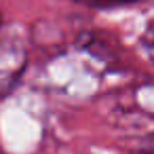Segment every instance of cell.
<instances>
[{"label":"cell","mask_w":154,"mask_h":154,"mask_svg":"<svg viewBox=\"0 0 154 154\" xmlns=\"http://www.w3.org/2000/svg\"><path fill=\"white\" fill-rule=\"evenodd\" d=\"M141 47L148 55V59L154 63V17L148 21V26L143 28V34H141Z\"/></svg>","instance_id":"3957f363"},{"label":"cell","mask_w":154,"mask_h":154,"mask_svg":"<svg viewBox=\"0 0 154 154\" xmlns=\"http://www.w3.org/2000/svg\"><path fill=\"white\" fill-rule=\"evenodd\" d=\"M28 66V51L23 38L15 30L0 28V97L9 95Z\"/></svg>","instance_id":"6da1fadb"},{"label":"cell","mask_w":154,"mask_h":154,"mask_svg":"<svg viewBox=\"0 0 154 154\" xmlns=\"http://www.w3.org/2000/svg\"><path fill=\"white\" fill-rule=\"evenodd\" d=\"M139 152H141V154H154V133L141 139V146H139Z\"/></svg>","instance_id":"277c9868"},{"label":"cell","mask_w":154,"mask_h":154,"mask_svg":"<svg viewBox=\"0 0 154 154\" xmlns=\"http://www.w3.org/2000/svg\"><path fill=\"white\" fill-rule=\"evenodd\" d=\"M139 154H141V152H139Z\"/></svg>","instance_id":"8992f818"},{"label":"cell","mask_w":154,"mask_h":154,"mask_svg":"<svg viewBox=\"0 0 154 154\" xmlns=\"http://www.w3.org/2000/svg\"><path fill=\"white\" fill-rule=\"evenodd\" d=\"M72 2H80V5H87V7H95V9H114V7L137 5L139 0H72Z\"/></svg>","instance_id":"7a4b0ae2"},{"label":"cell","mask_w":154,"mask_h":154,"mask_svg":"<svg viewBox=\"0 0 154 154\" xmlns=\"http://www.w3.org/2000/svg\"><path fill=\"white\" fill-rule=\"evenodd\" d=\"M0 28H2V19H0Z\"/></svg>","instance_id":"5b68a950"}]
</instances>
